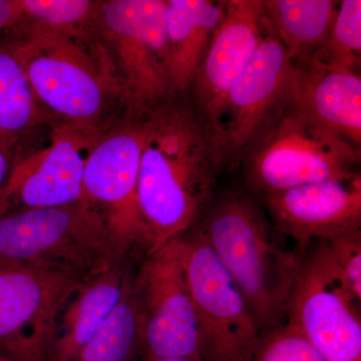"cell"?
Instances as JSON below:
<instances>
[{"label":"cell","instance_id":"277c9868","mask_svg":"<svg viewBox=\"0 0 361 361\" xmlns=\"http://www.w3.org/2000/svg\"><path fill=\"white\" fill-rule=\"evenodd\" d=\"M130 250L85 202L0 216V261L78 282L109 269Z\"/></svg>","mask_w":361,"mask_h":361},{"label":"cell","instance_id":"4316f807","mask_svg":"<svg viewBox=\"0 0 361 361\" xmlns=\"http://www.w3.org/2000/svg\"><path fill=\"white\" fill-rule=\"evenodd\" d=\"M18 148L0 139V192L11 177Z\"/></svg>","mask_w":361,"mask_h":361},{"label":"cell","instance_id":"603a6c76","mask_svg":"<svg viewBox=\"0 0 361 361\" xmlns=\"http://www.w3.org/2000/svg\"><path fill=\"white\" fill-rule=\"evenodd\" d=\"M310 61L330 68L360 71V0L339 2L329 39Z\"/></svg>","mask_w":361,"mask_h":361},{"label":"cell","instance_id":"44dd1931","mask_svg":"<svg viewBox=\"0 0 361 361\" xmlns=\"http://www.w3.org/2000/svg\"><path fill=\"white\" fill-rule=\"evenodd\" d=\"M134 274L128 282L122 298L104 320L96 336L73 361L137 360L141 341V322L134 289Z\"/></svg>","mask_w":361,"mask_h":361},{"label":"cell","instance_id":"7c38bea8","mask_svg":"<svg viewBox=\"0 0 361 361\" xmlns=\"http://www.w3.org/2000/svg\"><path fill=\"white\" fill-rule=\"evenodd\" d=\"M80 283L0 261V355L45 361L59 310Z\"/></svg>","mask_w":361,"mask_h":361},{"label":"cell","instance_id":"3957f363","mask_svg":"<svg viewBox=\"0 0 361 361\" xmlns=\"http://www.w3.org/2000/svg\"><path fill=\"white\" fill-rule=\"evenodd\" d=\"M2 39L56 125L104 127L127 110L96 54L77 39L23 18Z\"/></svg>","mask_w":361,"mask_h":361},{"label":"cell","instance_id":"7a4b0ae2","mask_svg":"<svg viewBox=\"0 0 361 361\" xmlns=\"http://www.w3.org/2000/svg\"><path fill=\"white\" fill-rule=\"evenodd\" d=\"M195 225L243 296L260 334L284 324L299 252L285 245L257 199L227 190L214 196Z\"/></svg>","mask_w":361,"mask_h":361},{"label":"cell","instance_id":"2e32d148","mask_svg":"<svg viewBox=\"0 0 361 361\" xmlns=\"http://www.w3.org/2000/svg\"><path fill=\"white\" fill-rule=\"evenodd\" d=\"M287 102L312 122L360 149V71L313 61L293 63Z\"/></svg>","mask_w":361,"mask_h":361},{"label":"cell","instance_id":"ac0fdd59","mask_svg":"<svg viewBox=\"0 0 361 361\" xmlns=\"http://www.w3.org/2000/svg\"><path fill=\"white\" fill-rule=\"evenodd\" d=\"M226 1L167 0L169 71L176 94H187L225 13Z\"/></svg>","mask_w":361,"mask_h":361},{"label":"cell","instance_id":"f1b7e54d","mask_svg":"<svg viewBox=\"0 0 361 361\" xmlns=\"http://www.w3.org/2000/svg\"><path fill=\"white\" fill-rule=\"evenodd\" d=\"M0 361H13L9 360V358L6 357V356L0 355Z\"/></svg>","mask_w":361,"mask_h":361},{"label":"cell","instance_id":"cb8c5ba5","mask_svg":"<svg viewBox=\"0 0 361 361\" xmlns=\"http://www.w3.org/2000/svg\"><path fill=\"white\" fill-rule=\"evenodd\" d=\"M249 361H325L317 350L291 324L261 334Z\"/></svg>","mask_w":361,"mask_h":361},{"label":"cell","instance_id":"9a60e30c","mask_svg":"<svg viewBox=\"0 0 361 361\" xmlns=\"http://www.w3.org/2000/svg\"><path fill=\"white\" fill-rule=\"evenodd\" d=\"M275 230L302 251L361 226V176L311 183L256 198Z\"/></svg>","mask_w":361,"mask_h":361},{"label":"cell","instance_id":"8fae6325","mask_svg":"<svg viewBox=\"0 0 361 361\" xmlns=\"http://www.w3.org/2000/svg\"><path fill=\"white\" fill-rule=\"evenodd\" d=\"M142 134V111L121 113L99 135L82 180L85 203L130 249L144 245L137 204Z\"/></svg>","mask_w":361,"mask_h":361},{"label":"cell","instance_id":"ba28073f","mask_svg":"<svg viewBox=\"0 0 361 361\" xmlns=\"http://www.w3.org/2000/svg\"><path fill=\"white\" fill-rule=\"evenodd\" d=\"M203 361H249L261 334L236 285L197 225L179 236Z\"/></svg>","mask_w":361,"mask_h":361},{"label":"cell","instance_id":"484cf974","mask_svg":"<svg viewBox=\"0 0 361 361\" xmlns=\"http://www.w3.org/2000/svg\"><path fill=\"white\" fill-rule=\"evenodd\" d=\"M23 18L18 0H0V39Z\"/></svg>","mask_w":361,"mask_h":361},{"label":"cell","instance_id":"83f0119b","mask_svg":"<svg viewBox=\"0 0 361 361\" xmlns=\"http://www.w3.org/2000/svg\"><path fill=\"white\" fill-rule=\"evenodd\" d=\"M135 361H203L187 357H171V358H140Z\"/></svg>","mask_w":361,"mask_h":361},{"label":"cell","instance_id":"d6986e66","mask_svg":"<svg viewBox=\"0 0 361 361\" xmlns=\"http://www.w3.org/2000/svg\"><path fill=\"white\" fill-rule=\"evenodd\" d=\"M337 4L332 0H263L264 21L292 63H305L329 39Z\"/></svg>","mask_w":361,"mask_h":361},{"label":"cell","instance_id":"ffe728a7","mask_svg":"<svg viewBox=\"0 0 361 361\" xmlns=\"http://www.w3.org/2000/svg\"><path fill=\"white\" fill-rule=\"evenodd\" d=\"M56 123L37 103L25 71L0 39V139L20 148Z\"/></svg>","mask_w":361,"mask_h":361},{"label":"cell","instance_id":"4fadbf2b","mask_svg":"<svg viewBox=\"0 0 361 361\" xmlns=\"http://www.w3.org/2000/svg\"><path fill=\"white\" fill-rule=\"evenodd\" d=\"M265 25L250 63L226 97L217 144L225 168L238 166L249 145L286 102L293 63Z\"/></svg>","mask_w":361,"mask_h":361},{"label":"cell","instance_id":"5b68a950","mask_svg":"<svg viewBox=\"0 0 361 361\" xmlns=\"http://www.w3.org/2000/svg\"><path fill=\"white\" fill-rule=\"evenodd\" d=\"M360 149L285 102L240 159L252 196L360 174Z\"/></svg>","mask_w":361,"mask_h":361},{"label":"cell","instance_id":"e0dca14e","mask_svg":"<svg viewBox=\"0 0 361 361\" xmlns=\"http://www.w3.org/2000/svg\"><path fill=\"white\" fill-rule=\"evenodd\" d=\"M133 274L126 258L78 285L59 310L45 361H73L122 298Z\"/></svg>","mask_w":361,"mask_h":361},{"label":"cell","instance_id":"9c48e42d","mask_svg":"<svg viewBox=\"0 0 361 361\" xmlns=\"http://www.w3.org/2000/svg\"><path fill=\"white\" fill-rule=\"evenodd\" d=\"M134 289L141 322V358L203 360L179 236L147 250L134 274Z\"/></svg>","mask_w":361,"mask_h":361},{"label":"cell","instance_id":"d4e9b609","mask_svg":"<svg viewBox=\"0 0 361 361\" xmlns=\"http://www.w3.org/2000/svg\"><path fill=\"white\" fill-rule=\"evenodd\" d=\"M330 257L343 275L349 288L361 298V231L349 230L337 236L323 239Z\"/></svg>","mask_w":361,"mask_h":361},{"label":"cell","instance_id":"52a82bcc","mask_svg":"<svg viewBox=\"0 0 361 361\" xmlns=\"http://www.w3.org/2000/svg\"><path fill=\"white\" fill-rule=\"evenodd\" d=\"M360 301L322 240L299 251L285 322L298 329L325 361H361Z\"/></svg>","mask_w":361,"mask_h":361},{"label":"cell","instance_id":"6da1fadb","mask_svg":"<svg viewBox=\"0 0 361 361\" xmlns=\"http://www.w3.org/2000/svg\"><path fill=\"white\" fill-rule=\"evenodd\" d=\"M137 204L147 250L193 227L215 196L225 168L212 133L187 94L142 111Z\"/></svg>","mask_w":361,"mask_h":361},{"label":"cell","instance_id":"7402d4cb","mask_svg":"<svg viewBox=\"0 0 361 361\" xmlns=\"http://www.w3.org/2000/svg\"><path fill=\"white\" fill-rule=\"evenodd\" d=\"M23 18L82 42L99 59L96 37L97 0H18Z\"/></svg>","mask_w":361,"mask_h":361},{"label":"cell","instance_id":"5bb4252c","mask_svg":"<svg viewBox=\"0 0 361 361\" xmlns=\"http://www.w3.org/2000/svg\"><path fill=\"white\" fill-rule=\"evenodd\" d=\"M263 0H229L187 96L217 142L226 97L264 35ZM218 145V144H217Z\"/></svg>","mask_w":361,"mask_h":361},{"label":"cell","instance_id":"8992f818","mask_svg":"<svg viewBox=\"0 0 361 361\" xmlns=\"http://www.w3.org/2000/svg\"><path fill=\"white\" fill-rule=\"evenodd\" d=\"M167 0L99 1L102 66L121 103L144 111L173 96L166 39Z\"/></svg>","mask_w":361,"mask_h":361},{"label":"cell","instance_id":"30bf717a","mask_svg":"<svg viewBox=\"0 0 361 361\" xmlns=\"http://www.w3.org/2000/svg\"><path fill=\"white\" fill-rule=\"evenodd\" d=\"M104 127L56 123L45 146L33 152L18 149L0 192V216L85 202V163Z\"/></svg>","mask_w":361,"mask_h":361}]
</instances>
